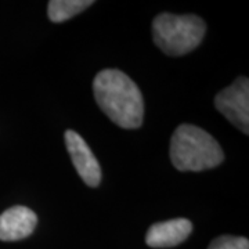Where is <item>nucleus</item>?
<instances>
[{"instance_id":"1","label":"nucleus","mask_w":249,"mask_h":249,"mask_svg":"<svg viewBox=\"0 0 249 249\" xmlns=\"http://www.w3.org/2000/svg\"><path fill=\"white\" fill-rule=\"evenodd\" d=\"M100 109L122 129H137L144 119V100L139 86L124 72L103 70L93 82Z\"/></svg>"},{"instance_id":"2","label":"nucleus","mask_w":249,"mask_h":249,"mask_svg":"<svg viewBox=\"0 0 249 249\" xmlns=\"http://www.w3.org/2000/svg\"><path fill=\"white\" fill-rule=\"evenodd\" d=\"M170 160L180 172H202L224 160L220 144L204 129L180 124L170 140Z\"/></svg>"},{"instance_id":"3","label":"nucleus","mask_w":249,"mask_h":249,"mask_svg":"<svg viewBox=\"0 0 249 249\" xmlns=\"http://www.w3.org/2000/svg\"><path fill=\"white\" fill-rule=\"evenodd\" d=\"M206 32L204 19L194 14L163 13L152 21L154 43L166 55L180 57L196 50Z\"/></svg>"},{"instance_id":"4","label":"nucleus","mask_w":249,"mask_h":249,"mask_svg":"<svg viewBox=\"0 0 249 249\" xmlns=\"http://www.w3.org/2000/svg\"><path fill=\"white\" fill-rule=\"evenodd\" d=\"M217 111L242 133H249V80L240 76L214 97Z\"/></svg>"},{"instance_id":"5","label":"nucleus","mask_w":249,"mask_h":249,"mask_svg":"<svg viewBox=\"0 0 249 249\" xmlns=\"http://www.w3.org/2000/svg\"><path fill=\"white\" fill-rule=\"evenodd\" d=\"M65 145L70 152L72 163L78 172L83 183L89 187H97L101 183V166L98 163L96 155L90 150L88 142L75 130H67Z\"/></svg>"},{"instance_id":"6","label":"nucleus","mask_w":249,"mask_h":249,"mask_svg":"<svg viewBox=\"0 0 249 249\" xmlns=\"http://www.w3.org/2000/svg\"><path fill=\"white\" fill-rule=\"evenodd\" d=\"M37 216L27 206L17 205L0 214V241H19L35 231Z\"/></svg>"},{"instance_id":"7","label":"nucleus","mask_w":249,"mask_h":249,"mask_svg":"<svg viewBox=\"0 0 249 249\" xmlns=\"http://www.w3.org/2000/svg\"><path fill=\"white\" fill-rule=\"evenodd\" d=\"M193 231V223L178 217L152 224L145 234V242L151 248H172L184 242Z\"/></svg>"},{"instance_id":"8","label":"nucleus","mask_w":249,"mask_h":249,"mask_svg":"<svg viewBox=\"0 0 249 249\" xmlns=\"http://www.w3.org/2000/svg\"><path fill=\"white\" fill-rule=\"evenodd\" d=\"M94 4L93 0H52L47 6V16L52 22H64L71 19L73 16L79 14Z\"/></svg>"},{"instance_id":"9","label":"nucleus","mask_w":249,"mask_h":249,"mask_svg":"<svg viewBox=\"0 0 249 249\" xmlns=\"http://www.w3.org/2000/svg\"><path fill=\"white\" fill-rule=\"evenodd\" d=\"M208 249H249V241L245 237L222 235L212 241Z\"/></svg>"}]
</instances>
